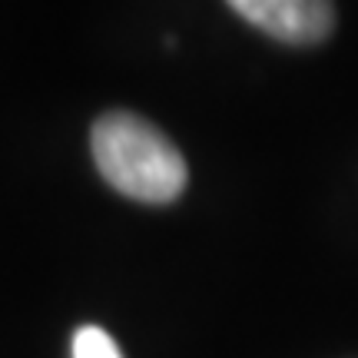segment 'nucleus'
<instances>
[{
	"label": "nucleus",
	"instance_id": "obj_1",
	"mask_svg": "<svg viewBox=\"0 0 358 358\" xmlns=\"http://www.w3.org/2000/svg\"><path fill=\"white\" fill-rule=\"evenodd\" d=\"M93 159L103 179L136 203H173L189 182L173 140L136 113H106L93 123Z\"/></svg>",
	"mask_w": 358,
	"mask_h": 358
},
{
	"label": "nucleus",
	"instance_id": "obj_2",
	"mask_svg": "<svg viewBox=\"0 0 358 358\" xmlns=\"http://www.w3.org/2000/svg\"><path fill=\"white\" fill-rule=\"evenodd\" d=\"M229 7L268 37L295 47L322 43L335 27V7L325 0H232Z\"/></svg>",
	"mask_w": 358,
	"mask_h": 358
},
{
	"label": "nucleus",
	"instance_id": "obj_3",
	"mask_svg": "<svg viewBox=\"0 0 358 358\" xmlns=\"http://www.w3.org/2000/svg\"><path fill=\"white\" fill-rule=\"evenodd\" d=\"M73 358H123L110 332H103L100 325H83L73 335Z\"/></svg>",
	"mask_w": 358,
	"mask_h": 358
}]
</instances>
